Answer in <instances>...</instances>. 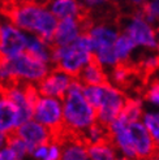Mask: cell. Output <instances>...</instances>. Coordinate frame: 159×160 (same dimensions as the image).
<instances>
[{"mask_svg": "<svg viewBox=\"0 0 159 160\" xmlns=\"http://www.w3.org/2000/svg\"><path fill=\"white\" fill-rule=\"evenodd\" d=\"M0 13L18 29L52 43L59 21L46 5L34 0H7L0 7Z\"/></svg>", "mask_w": 159, "mask_h": 160, "instance_id": "cell-1", "label": "cell"}, {"mask_svg": "<svg viewBox=\"0 0 159 160\" xmlns=\"http://www.w3.org/2000/svg\"><path fill=\"white\" fill-rule=\"evenodd\" d=\"M84 85L73 78L69 90L63 99V122L64 129L72 134L84 135L89 128L97 122V111L84 97Z\"/></svg>", "mask_w": 159, "mask_h": 160, "instance_id": "cell-2", "label": "cell"}, {"mask_svg": "<svg viewBox=\"0 0 159 160\" xmlns=\"http://www.w3.org/2000/svg\"><path fill=\"white\" fill-rule=\"evenodd\" d=\"M91 53L93 52L81 50L74 43L63 47L51 44V64H54V68H58L73 78H77L80 72L89 62Z\"/></svg>", "mask_w": 159, "mask_h": 160, "instance_id": "cell-3", "label": "cell"}, {"mask_svg": "<svg viewBox=\"0 0 159 160\" xmlns=\"http://www.w3.org/2000/svg\"><path fill=\"white\" fill-rule=\"evenodd\" d=\"M9 65L13 74L21 82L38 83L50 73L49 64L25 51L21 55L9 59Z\"/></svg>", "mask_w": 159, "mask_h": 160, "instance_id": "cell-4", "label": "cell"}, {"mask_svg": "<svg viewBox=\"0 0 159 160\" xmlns=\"http://www.w3.org/2000/svg\"><path fill=\"white\" fill-rule=\"evenodd\" d=\"M100 86L102 98L100 106L97 109V121L105 126H110L120 116L126 102V97L119 87L114 86L111 82H107Z\"/></svg>", "mask_w": 159, "mask_h": 160, "instance_id": "cell-5", "label": "cell"}, {"mask_svg": "<svg viewBox=\"0 0 159 160\" xmlns=\"http://www.w3.org/2000/svg\"><path fill=\"white\" fill-rule=\"evenodd\" d=\"M33 118L52 132L54 138L64 130L63 122V100L51 97H42L34 107Z\"/></svg>", "mask_w": 159, "mask_h": 160, "instance_id": "cell-6", "label": "cell"}, {"mask_svg": "<svg viewBox=\"0 0 159 160\" xmlns=\"http://www.w3.org/2000/svg\"><path fill=\"white\" fill-rule=\"evenodd\" d=\"M28 35L13 23L3 22L0 28V56L13 59L26 51Z\"/></svg>", "mask_w": 159, "mask_h": 160, "instance_id": "cell-7", "label": "cell"}, {"mask_svg": "<svg viewBox=\"0 0 159 160\" xmlns=\"http://www.w3.org/2000/svg\"><path fill=\"white\" fill-rule=\"evenodd\" d=\"M128 130L137 160H147L159 152L155 142L142 121L128 124Z\"/></svg>", "mask_w": 159, "mask_h": 160, "instance_id": "cell-8", "label": "cell"}, {"mask_svg": "<svg viewBox=\"0 0 159 160\" xmlns=\"http://www.w3.org/2000/svg\"><path fill=\"white\" fill-rule=\"evenodd\" d=\"M72 81H73L72 76L67 74L65 72H63L58 68H54L42 81L37 83V87L42 97H51L63 100L65 98Z\"/></svg>", "mask_w": 159, "mask_h": 160, "instance_id": "cell-9", "label": "cell"}, {"mask_svg": "<svg viewBox=\"0 0 159 160\" xmlns=\"http://www.w3.org/2000/svg\"><path fill=\"white\" fill-rule=\"evenodd\" d=\"M54 139L61 146L60 160H89V143L82 135L72 134L64 129Z\"/></svg>", "mask_w": 159, "mask_h": 160, "instance_id": "cell-10", "label": "cell"}, {"mask_svg": "<svg viewBox=\"0 0 159 160\" xmlns=\"http://www.w3.org/2000/svg\"><path fill=\"white\" fill-rule=\"evenodd\" d=\"M14 134H17L18 137L28 145V147L30 150V155L37 146L47 145V143L54 141L52 132L49 129V128H46L44 125L38 122L34 118H31L29 121L21 124L17 128V130L14 132Z\"/></svg>", "mask_w": 159, "mask_h": 160, "instance_id": "cell-11", "label": "cell"}, {"mask_svg": "<svg viewBox=\"0 0 159 160\" xmlns=\"http://www.w3.org/2000/svg\"><path fill=\"white\" fill-rule=\"evenodd\" d=\"M124 34L131 37L137 46H146L149 48H154L158 46L155 41V31L149 25V22L142 18L140 14L134 16L131 20V22L124 30Z\"/></svg>", "mask_w": 159, "mask_h": 160, "instance_id": "cell-12", "label": "cell"}, {"mask_svg": "<svg viewBox=\"0 0 159 160\" xmlns=\"http://www.w3.org/2000/svg\"><path fill=\"white\" fill-rule=\"evenodd\" d=\"M50 11L56 16L58 18H78V20H84V18H89L91 17V11L89 5L81 4L77 0H51L49 3Z\"/></svg>", "mask_w": 159, "mask_h": 160, "instance_id": "cell-13", "label": "cell"}, {"mask_svg": "<svg viewBox=\"0 0 159 160\" xmlns=\"http://www.w3.org/2000/svg\"><path fill=\"white\" fill-rule=\"evenodd\" d=\"M84 34L82 23L77 18H63L58 23V29L55 31V35L52 39V46H69L73 43L76 39Z\"/></svg>", "mask_w": 159, "mask_h": 160, "instance_id": "cell-14", "label": "cell"}, {"mask_svg": "<svg viewBox=\"0 0 159 160\" xmlns=\"http://www.w3.org/2000/svg\"><path fill=\"white\" fill-rule=\"evenodd\" d=\"M77 79L82 85H90V86H99V85H105L110 82L106 72L103 69V64L98 60L94 52L91 53L89 62L80 72Z\"/></svg>", "mask_w": 159, "mask_h": 160, "instance_id": "cell-15", "label": "cell"}, {"mask_svg": "<svg viewBox=\"0 0 159 160\" xmlns=\"http://www.w3.org/2000/svg\"><path fill=\"white\" fill-rule=\"evenodd\" d=\"M20 126V112L7 97H0V132L13 134Z\"/></svg>", "mask_w": 159, "mask_h": 160, "instance_id": "cell-16", "label": "cell"}, {"mask_svg": "<svg viewBox=\"0 0 159 160\" xmlns=\"http://www.w3.org/2000/svg\"><path fill=\"white\" fill-rule=\"evenodd\" d=\"M87 34L90 35L93 46H94V52L99 48H106V47H114L117 41V31L111 29L106 25H94Z\"/></svg>", "mask_w": 159, "mask_h": 160, "instance_id": "cell-17", "label": "cell"}, {"mask_svg": "<svg viewBox=\"0 0 159 160\" xmlns=\"http://www.w3.org/2000/svg\"><path fill=\"white\" fill-rule=\"evenodd\" d=\"M119 151L111 139L89 145V160H119Z\"/></svg>", "mask_w": 159, "mask_h": 160, "instance_id": "cell-18", "label": "cell"}, {"mask_svg": "<svg viewBox=\"0 0 159 160\" xmlns=\"http://www.w3.org/2000/svg\"><path fill=\"white\" fill-rule=\"evenodd\" d=\"M26 51L34 55L35 58L41 59L42 61L51 64V44L47 43L46 41L37 34H29L28 35V44H26Z\"/></svg>", "mask_w": 159, "mask_h": 160, "instance_id": "cell-19", "label": "cell"}, {"mask_svg": "<svg viewBox=\"0 0 159 160\" xmlns=\"http://www.w3.org/2000/svg\"><path fill=\"white\" fill-rule=\"evenodd\" d=\"M144 108H142V102L140 99L134 98H126V102L124 104V108L120 113V118H123L125 122H134V121H141L142 116H144Z\"/></svg>", "mask_w": 159, "mask_h": 160, "instance_id": "cell-20", "label": "cell"}, {"mask_svg": "<svg viewBox=\"0 0 159 160\" xmlns=\"http://www.w3.org/2000/svg\"><path fill=\"white\" fill-rule=\"evenodd\" d=\"M84 139L91 145V143H97V142H102L110 139V132H108V126L102 125L100 122H95L93 124L89 129L84 133Z\"/></svg>", "mask_w": 159, "mask_h": 160, "instance_id": "cell-21", "label": "cell"}, {"mask_svg": "<svg viewBox=\"0 0 159 160\" xmlns=\"http://www.w3.org/2000/svg\"><path fill=\"white\" fill-rule=\"evenodd\" d=\"M136 46H137V44L134 43L133 39H132L131 37H128L126 34L119 35L117 41H116V43H115V46H114L119 61L128 60V59H129V53L132 52V50H133Z\"/></svg>", "mask_w": 159, "mask_h": 160, "instance_id": "cell-22", "label": "cell"}, {"mask_svg": "<svg viewBox=\"0 0 159 160\" xmlns=\"http://www.w3.org/2000/svg\"><path fill=\"white\" fill-rule=\"evenodd\" d=\"M141 121L147 128L149 133L151 134V137L159 150V112H156V111L145 112Z\"/></svg>", "mask_w": 159, "mask_h": 160, "instance_id": "cell-23", "label": "cell"}, {"mask_svg": "<svg viewBox=\"0 0 159 160\" xmlns=\"http://www.w3.org/2000/svg\"><path fill=\"white\" fill-rule=\"evenodd\" d=\"M84 97L90 104L97 111L100 106V98H102V86H90V85H84Z\"/></svg>", "mask_w": 159, "mask_h": 160, "instance_id": "cell-24", "label": "cell"}, {"mask_svg": "<svg viewBox=\"0 0 159 160\" xmlns=\"http://www.w3.org/2000/svg\"><path fill=\"white\" fill-rule=\"evenodd\" d=\"M144 98L151 103V104L159 107V78L151 79L150 83L144 91Z\"/></svg>", "mask_w": 159, "mask_h": 160, "instance_id": "cell-25", "label": "cell"}, {"mask_svg": "<svg viewBox=\"0 0 159 160\" xmlns=\"http://www.w3.org/2000/svg\"><path fill=\"white\" fill-rule=\"evenodd\" d=\"M61 159V146L58 141L50 142L49 146V154H47L44 160H60Z\"/></svg>", "mask_w": 159, "mask_h": 160, "instance_id": "cell-26", "label": "cell"}, {"mask_svg": "<svg viewBox=\"0 0 159 160\" xmlns=\"http://www.w3.org/2000/svg\"><path fill=\"white\" fill-rule=\"evenodd\" d=\"M49 146L50 143H47V145H41V146H37L33 152H31L30 158L33 160H44L47 154H49Z\"/></svg>", "mask_w": 159, "mask_h": 160, "instance_id": "cell-27", "label": "cell"}, {"mask_svg": "<svg viewBox=\"0 0 159 160\" xmlns=\"http://www.w3.org/2000/svg\"><path fill=\"white\" fill-rule=\"evenodd\" d=\"M0 152H2V156H3V160H22L17 152L9 146H7L3 150H0Z\"/></svg>", "mask_w": 159, "mask_h": 160, "instance_id": "cell-28", "label": "cell"}, {"mask_svg": "<svg viewBox=\"0 0 159 160\" xmlns=\"http://www.w3.org/2000/svg\"><path fill=\"white\" fill-rule=\"evenodd\" d=\"M9 138H11V134L0 132V150H3V148H5L8 146V143H9Z\"/></svg>", "mask_w": 159, "mask_h": 160, "instance_id": "cell-29", "label": "cell"}, {"mask_svg": "<svg viewBox=\"0 0 159 160\" xmlns=\"http://www.w3.org/2000/svg\"><path fill=\"white\" fill-rule=\"evenodd\" d=\"M107 0H86V5H95L99 3H105Z\"/></svg>", "mask_w": 159, "mask_h": 160, "instance_id": "cell-30", "label": "cell"}, {"mask_svg": "<svg viewBox=\"0 0 159 160\" xmlns=\"http://www.w3.org/2000/svg\"><path fill=\"white\" fill-rule=\"evenodd\" d=\"M159 154V152H158ZM158 154L156 155H154V156H151V158H149L147 160H159V156H158Z\"/></svg>", "mask_w": 159, "mask_h": 160, "instance_id": "cell-31", "label": "cell"}, {"mask_svg": "<svg viewBox=\"0 0 159 160\" xmlns=\"http://www.w3.org/2000/svg\"><path fill=\"white\" fill-rule=\"evenodd\" d=\"M3 94H4V87H3L2 85H0V97H2Z\"/></svg>", "mask_w": 159, "mask_h": 160, "instance_id": "cell-32", "label": "cell"}, {"mask_svg": "<svg viewBox=\"0 0 159 160\" xmlns=\"http://www.w3.org/2000/svg\"><path fill=\"white\" fill-rule=\"evenodd\" d=\"M133 3H136V4H140V3H142V0H132Z\"/></svg>", "mask_w": 159, "mask_h": 160, "instance_id": "cell-33", "label": "cell"}, {"mask_svg": "<svg viewBox=\"0 0 159 160\" xmlns=\"http://www.w3.org/2000/svg\"><path fill=\"white\" fill-rule=\"evenodd\" d=\"M0 160H3V156H2V152H0Z\"/></svg>", "mask_w": 159, "mask_h": 160, "instance_id": "cell-34", "label": "cell"}, {"mask_svg": "<svg viewBox=\"0 0 159 160\" xmlns=\"http://www.w3.org/2000/svg\"><path fill=\"white\" fill-rule=\"evenodd\" d=\"M156 47H158V51H159V43H158V46H156Z\"/></svg>", "mask_w": 159, "mask_h": 160, "instance_id": "cell-35", "label": "cell"}, {"mask_svg": "<svg viewBox=\"0 0 159 160\" xmlns=\"http://www.w3.org/2000/svg\"><path fill=\"white\" fill-rule=\"evenodd\" d=\"M158 156H159V154H158Z\"/></svg>", "mask_w": 159, "mask_h": 160, "instance_id": "cell-36", "label": "cell"}]
</instances>
